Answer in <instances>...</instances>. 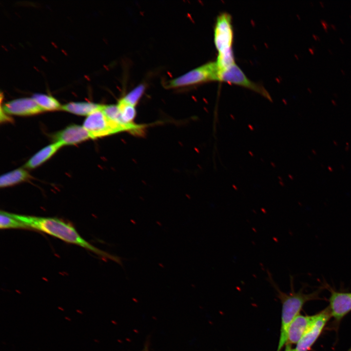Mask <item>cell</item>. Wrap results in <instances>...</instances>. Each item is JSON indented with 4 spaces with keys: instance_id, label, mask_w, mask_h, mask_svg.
Listing matches in <instances>:
<instances>
[{
    "instance_id": "obj_1",
    "label": "cell",
    "mask_w": 351,
    "mask_h": 351,
    "mask_svg": "<svg viewBox=\"0 0 351 351\" xmlns=\"http://www.w3.org/2000/svg\"><path fill=\"white\" fill-rule=\"evenodd\" d=\"M28 228L50 234L66 242L85 248L97 255L121 264L119 257L100 250L84 239L73 226L57 218L21 215L11 213Z\"/></svg>"
},
{
    "instance_id": "obj_2",
    "label": "cell",
    "mask_w": 351,
    "mask_h": 351,
    "mask_svg": "<svg viewBox=\"0 0 351 351\" xmlns=\"http://www.w3.org/2000/svg\"><path fill=\"white\" fill-rule=\"evenodd\" d=\"M267 280L275 289L282 303L281 324L280 337L277 351H280L286 345L288 329L293 320L299 314L304 305L308 301L319 299V291L306 294L302 289L295 292L293 288V276L290 275L292 291L289 293L282 292L273 279L272 274L267 270Z\"/></svg>"
},
{
    "instance_id": "obj_3",
    "label": "cell",
    "mask_w": 351,
    "mask_h": 351,
    "mask_svg": "<svg viewBox=\"0 0 351 351\" xmlns=\"http://www.w3.org/2000/svg\"><path fill=\"white\" fill-rule=\"evenodd\" d=\"M218 74L215 61H210L168 80L165 86L168 89H173L218 81Z\"/></svg>"
},
{
    "instance_id": "obj_4",
    "label": "cell",
    "mask_w": 351,
    "mask_h": 351,
    "mask_svg": "<svg viewBox=\"0 0 351 351\" xmlns=\"http://www.w3.org/2000/svg\"><path fill=\"white\" fill-rule=\"evenodd\" d=\"M101 105L100 109L87 116L82 125L89 134L91 138L96 139L127 132L125 127L111 120L105 116L101 110Z\"/></svg>"
},
{
    "instance_id": "obj_5",
    "label": "cell",
    "mask_w": 351,
    "mask_h": 351,
    "mask_svg": "<svg viewBox=\"0 0 351 351\" xmlns=\"http://www.w3.org/2000/svg\"><path fill=\"white\" fill-rule=\"evenodd\" d=\"M214 46L218 52L217 56L234 53L232 49L234 29L230 14L223 12L217 17L214 24Z\"/></svg>"
},
{
    "instance_id": "obj_6",
    "label": "cell",
    "mask_w": 351,
    "mask_h": 351,
    "mask_svg": "<svg viewBox=\"0 0 351 351\" xmlns=\"http://www.w3.org/2000/svg\"><path fill=\"white\" fill-rule=\"evenodd\" d=\"M218 81L240 86L270 99L269 93L262 85L251 80L235 63L218 71Z\"/></svg>"
},
{
    "instance_id": "obj_7",
    "label": "cell",
    "mask_w": 351,
    "mask_h": 351,
    "mask_svg": "<svg viewBox=\"0 0 351 351\" xmlns=\"http://www.w3.org/2000/svg\"><path fill=\"white\" fill-rule=\"evenodd\" d=\"M331 317L329 307L318 313V317L314 324L297 343L295 350L308 351L319 336Z\"/></svg>"
},
{
    "instance_id": "obj_8",
    "label": "cell",
    "mask_w": 351,
    "mask_h": 351,
    "mask_svg": "<svg viewBox=\"0 0 351 351\" xmlns=\"http://www.w3.org/2000/svg\"><path fill=\"white\" fill-rule=\"evenodd\" d=\"M1 109L7 114L17 116H30L44 111L32 98L16 99L5 103Z\"/></svg>"
},
{
    "instance_id": "obj_9",
    "label": "cell",
    "mask_w": 351,
    "mask_h": 351,
    "mask_svg": "<svg viewBox=\"0 0 351 351\" xmlns=\"http://www.w3.org/2000/svg\"><path fill=\"white\" fill-rule=\"evenodd\" d=\"M329 308L331 316L341 320L351 311V292H337L331 289Z\"/></svg>"
},
{
    "instance_id": "obj_10",
    "label": "cell",
    "mask_w": 351,
    "mask_h": 351,
    "mask_svg": "<svg viewBox=\"0 0 351 351\" xmlns=\"http://www.w3.org/2000/svg\"><path fill=\"white\" fill-rule=\"evenodd\" d=\"M318 316V313L313 315L299 314L293 320L289 327L286 344H297L314 324Z\"/></svg>"
},
{
    "instance_id": "obj_11",
    "label": "cell",
    "mask_w": 351,
    "mask_h": 351,
    "mask_svg": "<svg viewBox=\"0 0 351 351\" xmlns=\"http://www.w3.org/2000/svg\"><path fill=\"white\" fill-rule=\"evenodd\" d=\"M55 142L62 146L79 143L91 138L90 136L83 126L72 124L57 133L54 136Z\"/></svg>"
},
{
    "instance_id": "obj_12",
    "label": "cell",
    "mask_w": 351,
    "mask_h": 351,
    "mask_svg": "<svg viewBox=\"0 0 351 351\" xmlns=\"http://www.w3.org/2000/svg\"><path fill=\"white\" fill-rule=\"evenodd\" d=\"M62 146L58 142L42 148L34 155L24 164L26 169H34L45 162L52 157Z\"/></svg>"
},
{
    "instance_id": "obj_13",
    "label": "cell",
    "mask_w": 351,
    "mask_h": 351,
    "mask_svg": "<svg viewBox=\"0 0 351 351\" xmlns=\"http://www.w3.org/2000/svg\"><path fill=\"white\" fill-rule=\"evenodd\" d=\"M101 105L91 102H71L61 105L60 109L74 114L88 116L100 109Z\"/></svg>"
},
{
    "instance_id": "obj_14",
    "label": "cell",
    "mask_w": 351,
    "mask_h": 351,
    "mask_svg": "<svg viewBox=\"0 0 351 351\" xmlns=\"http://www.w3.org/2000/svg\"><path fill=\"white\" fill-rule=\"evenodd\" d=\"M31 178L27 171L19 168L2 175L0 178V187H6L14 185Z\"/></svg>"
},
{
    "instance_id": "obj_15",
    "label": "cell",
    "mask_w": 351,
    "mask_h": 351,
    "mask_svg": "<svg viewBox=\"0 0 351 351\" xmlns=\"http://www.w3.org/2000/svg\"><path fill=\"white\" fill-rule=\"evenodd\" d=\"M32 98L44 111L60 109L61 105L54 97L42 94H35Z\"/></svg>"
},
{
    "instance_id": "obj_16",
    "label": "cell",
    "mask_w": 351,
    "mask_h": 351,
    "mask_svg": "<svg viewBox=\"0 0 351 351\" xmlns=\"http://www.w3.org/2000/svg\"><path fill=\"white\" fill-rule=\"evenodd\" d=\"M122 121L127 124L134 123L133 120L136 115L135 106L120 98L117 104Z\"/></svg>"
},
{
    "instance_id": "obj_17",
    "label": "cell",
    "mask_w": 351,
    "mask_h": 351,
    "mask_svg": "<svg viewBox=\"0 0 351 351\" xmlns=\"http://www.w3.org/2000/svg\"><path fill=\"white\" fill-rule=\"evenodd\" d=\"M0 228L6 229H28L21 221L15 218L11 214L1 211L0 214Z\"/></svg>"
},
{
    "instance_id": "obj_18",
    "label": "cell",
    "mask_w": 351,
    "mask_h": 351,
    "mask_svg": "<svg viewBox=\"0 0 351 351\" xmlns=\"http://www.w3.org/2000/svg\"><path fill=\"white\" fill-rule=\"evenodd\" d=\"M145 86L144 85H139L121 98V99L124 101L135 106L142 95Z\"/></svg>"
},
{
    "instance_id": "obj_19",
    "label": "cell",
    "mask_w": 351,
    "mask_h": 351,
    "mask_svg": "<svg viewBox=\"0 0 351 351\" xmlns=\"http://www.w3.org/2000/svg\"><path fill=\"white\" fill-rule=\"evenodd\" d=\"M320 21L325 32H328V28L330 26L328 22L326 20L322 19H321L320 20Z\"/></svg>"
},
{
    "instance_id": "obj_20",
    "label": "cell",
    "mask_w": 351,
    "mask_h": 351,
    "mask_svg": "<svg viewBox=\"0 0 351 351\" xmlns=\"http://www.w3.org/2000/svg\"><path fill=\"white\" fill-rule=\"evenodd\" d=\"M285 351H296L295 349L292 348L291 345L286 344Z\"/></svg>"
},
{
    "instance_id": "obj_21",
    "label": "cell",
    "mask_w": 351,
    "mask_h": 351,
    "mask_svg": "<svg viewBox=\"0 0 351 351\" xmlns=\"http://www.w3.org/2000/svg\"><path fill=\"white\" fill-rule=\"evenodd\" d=\"M141 351H150L149 343H146L144 346V348Z\"/></svg>"
},
{
    "instance_id": "obj_22",
    "label": "cell",
    "mask_w": 351,
    "mask_h": 351,
    "mask_svg": "<svg viewBox=\"0 0 351 351\" xmlns=\"http://www.w3.org/2000/svg\"><path fill=\"white\" fill-rule=\"evenodd\" d=\"M308 50L312 55H314V51L312 48H309Z\"/></svg>"
},
{
    "instance_id": "obj_23",
    "label": "cell",
    "mask_w": 351,
    "mask_h": 351,
    "mask_svg": "<svg viewBox=\"0 0 351 351\" xmlns=\"http://www.w3.org/2000/svg\"><path fill=\"white\" fill-rule=\"evenodd\" d=\"M330 26L331 27H332L333 30H337L336 26L335 25H334L333 24L331 23V24L330 25Z\"/></svg>"
},
{
    "instance_id": "obj_24",
    "label": "cell",
    "mask_w": 351,
    "mask_h": 351,
    "mask_svg": "<svg viewBox=\"0 0 351 351\" xmlns=\"http://www.w3.org/2000/svg\"><path fill=\"white\" fill-rule=\"evenodd\" d=\"M319 3H320V5H321L322 7H324V2H323V1H319Z\"/></svg>"
},
{
    "instance_id": "obj_25",
    "label": "cell",
    "mask_w": 351,
    "mask_h": 351,
    "mask_svg": "<svg viewBox=\"0 0 351 351\" xmlns=\"http://www.w3.org/2000/svg\"><path fill=\"white\" fill-rule=\"evenodd\" d=\"M339 40L343 44L345 43L344 40L342 38H339Z\"/></svg>"
},
{
    "instance_id": "obj_26",
    "label": "cell",
    "mask_w": 351,
    "mask_h": 351,
    "mask_svg": "<svg viewBox=\"0 0 351 351\" xmlns=\"http://www.w3.org/2000/svg\"><path fill=\"white\" fill-rule=\"evenodd\" d=\"M312 37H313V38L315 40H317L316 35L314 34H312Z\"/></svg>"
},
{
    "instance_id": "obj_27",
    "label": "cell",
    "mask_w": 351,
    "mask_h": 351,
    "mask_svg": "<svg viewBox=\"0 0 351 351\" xmlns=\"http://www.w3.org/2000/svg\"><path fill=\"white\" fill-rule=\"evenodd\" d=\"M328 51L331 54H332V55L333 54L332 51L331 49H330V48L328 49Z\"/></svg>"
},
{
    "instance_id": "obj_28",
    "label": "cell",
    "mask_w": 351,
    "mask_h": 351,
    "mask_svg": "<svg viewBox=\"0 0 351 351\" xmlns=\"http://www.w3.org/2000/svg\"><path fill=\"white\" fill-rule=\"evenodd\" d=\"M307 90L309 93H312V90L310 88H309V87L307 88Z\"/></svg>"
},
{
    "instance_id": "obj_29",
    "label": "cell",
    "mask_w": 351,
    "mask_h": 351,
    "mask_svg": "<svg viewBox=\"0 0 351 351\" xmlns=\"http://www.w3.org/2000/svg\"><path fill=\"white\" fill-rule=\"evenodd\" d=\"M341 72L342 74L343 75H345L346 74L344 70H343V69H341Z\"/></svg>"
},
{
    "instance_id": "obj_30",
    "label": "cell",
    "mask_w": 351,
    "mask_h": 351,
    "mask_svg": "<svg viewBox=\"0 0 351 351\" xmlns=\"http://www.w3.org/2000/svg\"><path fill=\"white\" fill-rule=\"evenodd\" d=\"M312 48L315 51L316 50V48L314 45H312Z\"/></svg>"
},
{
    "instance_id": "obj_31",
    "label": "cell",
    "mask_w": 351,
    "mask_h": 351,
    "mask_svg": "<svg viewBox=\"0 0 351 351\" xmlns=\"http://www.w3.org/2000/svg\"><path fill=\"white\" fill-rule=\"evenodd\" d=\"M316 38H317V39H318V40H320V38L318 36H317V35H316Z\"/></svg>"
},
{
    "instance_id": "obj_32",
    "label": "cell",
    "mask_w": 351,
    "mask_h": 351,
    "mask_svg": "<svg viewBox=\"0 0 351 351\" xmlns=\"http://www.w3.org/2000/svg\"><path fill=\"white\" fill-rule=\"evenodd\" d=\"M332 103H333L334 104H336V102H335V101L334 100H332Z\"/></svg>"
},
{
    "instance_id": "obj_33",
    "label": "cell",
    "mask_w": 351,
    "mask_h": 351,
    "mask_svg": "<svg viewBox=\"0 0 351 351\" xmlns=\"http://www.w3.org/2000/svg\"><path fill=\"white\" fill-rule=\"evenodd\" d=\"M310 3L311 5H312V6H313V3L312 1H310Z\"/></svg>"
},
{
    "instance_id": "obj_34",
    "label": "cell",
    "mask_w": 351,
    "mask_h": 351,
    "mask_svg": "<svg viewBox=\"0 0 351 351\" xmlns=\"http://www.w3.org/2000/svg\"><path fill=\"white\" fill-rule=\"evenodd\" d=\"M333 95H334V96H336V97H337V94H336V93H334V94H333Z\"/></svg>"
},
{
    "instance_id": "obj_35",
    "label": "cell",
    "mask_w": 351,
    "mask_h": 351,
    "mask_svg": "<svg viewBox=\"0 0 351 351\" xmlns=\"http://www.w3.org/2000/svg\"><path fill=\"white\" fill-rule=\"evenodd\" d=\"M349 17H350V18L351 20V15H349Z\"/></svg>"
}]
</instances>
